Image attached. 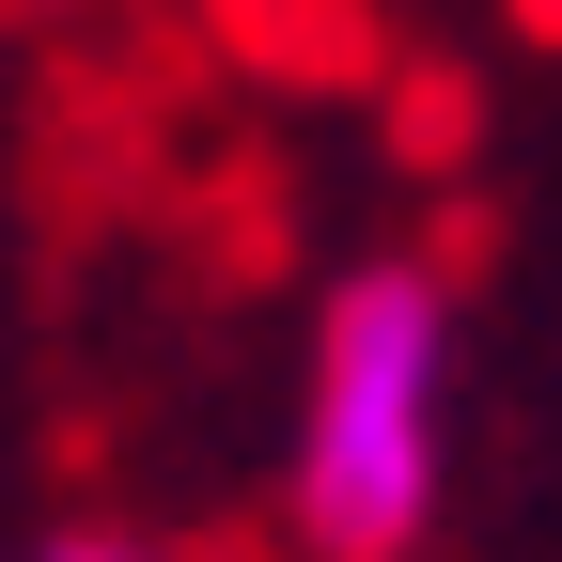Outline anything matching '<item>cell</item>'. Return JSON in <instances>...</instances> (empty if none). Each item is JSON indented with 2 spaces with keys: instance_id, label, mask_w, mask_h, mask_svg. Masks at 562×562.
I'll return each instance as SVG.
<instances>
[{
  "instance_id": "cell-1",
  "label": "cell",
  "mask_w": 562,
  "mask_h": 562,
  "mask_svg": "<svg viewBox=\"0 0 562 562\" xmlns=\"http://www.w3.org/2000/svg\"><path fill=\"white\" fill-rule=\"evenodd\" d=\"M453 484V297L438 266H360L297 375V531L328 562H406Z\"/></svg>"
},
{
  "instance_id": "cell-2",
  "label": "cell",
  "mask_w": 562,
  "mask_h": 562,
  "mask_svg": "<svg viewBox=\"0 0 562 562\" xmlns=\"http://www.w3.org/2000/svg\"><path fill=\"white\" fill-rule=\"evenodd\" d=\"M32 562H172V547H140V531H63V547H32Z\"/></svg>"
}]
</instances>
